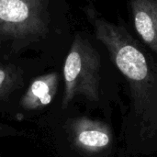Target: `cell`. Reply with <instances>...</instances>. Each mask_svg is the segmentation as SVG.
<instances>
[{"instance_id":"obj_1","label":"cell","mask_w":157,"mask_h":157,"mask_svg":"<svg viewBox=\"0 0 157 157\" xmlns=\"http://www.w3.org/2000/svg\"><path fill=\"white\" fill-rule=\"evenodd\" d=\"M84 13L96 39L128 82L136 128L144 140L157 139V55L135 38L122 17L113 22L86 4Z\"/></svg>"},{"instance_id":"obj_2","label":"cell","mask_w":157,"mask_h":157,"mask_svg":"<svg viewBox=\"0 0 157 157\" xmlns=\"http://www.w3.org/2000/svg\"><path fill=\"white\" fill-rule=\"evenodd\" d=\"M101 57L84 35L75 36L63 64L64 91L62 107L65 109L78 96L91 101L99 98Z\"/></svg>"},{"instance_id":"obj_3","label":"cell","mask_w":157,"mask_h":157,"mask_svg":"<svg viewBox=\"0 0 157 157\" xmlns=\"http://www.w3.org/2000/svg\"><path fill=\"white\" fill-rule=\"evenodd\" d=\"M46 0H0V37L28 39L48 32Z\"/></svg>"},{"instance_id":"obj_4","label":"cell","mask_w":157,"mask_h":157,"mask_svg":"<svg viewBox=\"0 0 157 157\" xmlns=\"http://www.w3.org/2000/svg\"><path fill=\"white\" fill-rule=\"evenodd\" d=\"M69 132L75 146L90 155L106 151L112 143L109 128L101 121L86 117L74 119L70 122Z\"/></svg>"},{"instance_id":"obj_5","label":"cell","mask_w":157,"mask_h":157,"mask_svg":"<svg viewBox=\"0 0 157 157\" xmlns=\"http://www.w3.org/2000/svg\"><path fill=\"white\" fill-rule=\"evenodd\" d=\"M127 6L138 39L157 55V0H128Z\"/></svg>"},{"instance_id":"obj_6","label":"cell","mask_w":157,"mask_h":157,"mask_svg":"<svg viewBox=\"0 0 157 157\" xmlns=\"http://www.w3.org/2000/svg\"><path fill=\"white\" fill-rule=\"evenodd\" d=\"M59 77L56 73H49L35 78L21 98L23 109L35 110L52 102L57 93Z\"/></svg>"},{"instance_id":"obj_7","label":"cell","mask_w":157,"mask_h":157,"mask_svg":"<svg viewBox=\"0 0 157 157\" xmlns=\"http://www.w3.org/2000/svg\"><path fill=\"white\" fill-rule=\"evenodd\" d=\"M17 79V73L14 67L0 64V98L14 87Z\"/></svg>"},{"instance_id":"obj_8","label":"cell","mask_w":157,"mask_h":157,"mask_svg":"<svg viewBox=\"0 0 157 157\" xmlns=\"http://www.w3.org/2000/svg\"><path fill=\"white\" fill-rule=\"evenodd\" d=\"M4 130H5V127H4V125H2V124L0 123V132H3Z\"/></svg>"}]
</instances>
